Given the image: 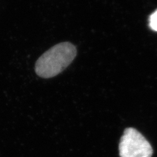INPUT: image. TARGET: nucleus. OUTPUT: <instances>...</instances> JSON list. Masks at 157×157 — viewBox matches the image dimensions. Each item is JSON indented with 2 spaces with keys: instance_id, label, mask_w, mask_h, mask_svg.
<instances>
[{
  "instance_id": "nucleus-1",
  "label": "nucleus",
  "mask_w": 157,
  "mask_h": 157,
  "mask_svg": "<svg viewBox=\"0 0 157 157\" xmlns=\"http://www.w3.org/2000/svg\"><path fill=\"white\" fill-rule=\"evenodd\" d=\"M76 55L77 49L71 43H59L38 59L35 67L37 75L46 78L55 77L70 64Z\"/></svg>"
},
{
  "instance_id": "nucleus-2",
  "label": "nucleus",
  "mask_w": 157,
  "mask_h": 157,
  "mask_svg": "<svg viewBox=\"0 0 157 157\" xmlns=\"http://www.w3.org/2000/svg\"><path fill=\"white\" fill-rule=\"evenodd\" d=\"M119 148L121 157H151L153 154L148 140L134 128L125 129Z\"/></svg>"
},
{
  "instance_id": "nucleus-3",
  "label": "nucleus",
  "mask_w": 157,
  "mask_h": 157,
  "mask_svg": "<svg viewBox=\"0 0 157 157\" xmlns=\"http://www.w3.org/2000/svg\"><path fill=\"white\" fill-rule=\"evenodd\" d=\"M149 27L155 32H157V9L149 17Z\"/></svg>"
}]
</instances>
